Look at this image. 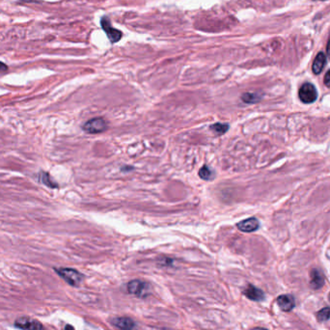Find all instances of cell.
<instances>
[{"label":"cell","instance_id":"1","mask_svg":"<svg viewBox=\"0 0 330 330\" xmlns=\"http://www.w3.org/2000/svg\"><path fill=\"white\" fill-rule=\"evenodd\" d=\"M56 272L66 281L68 284L73 287H77L83 280V275L72 268H58Z\"/></svg>","mask_w":330,"mask_h":330},{"label":"cell","instance_id":"2","mask_svg":"<svg viewBox=\"0 0 330 330\" xmlns=\"http://www.w3.org/2000/svg\"><path fill=\"white\" fill-rule=\"evenodd\" d=\"M101 25H102L104 31L105 32L106 36L108 37L109 41H110L112 44H115V43L119 42V41L122 39L123 33H122L120 30H118V29H116V28H114V27L112 26V24H111V22H110V19H109L107 17H102V19H101Z\"/></svg>","mask_w":330,"mask_h":330},{"label":"cell","instance_id":"3","mask_svg":"<svg viewBox=\"0 0 330 330\" xmlns=\"http://www.w3.org/2000/svg\"><path fill=\"white\" fill-rule=\"evenodd\" d=\"M298 97L302 103L312 104L317 100L318 92L312 83H304L298 91Z\"/></svg>","mask_w":330,"mask_h":330},{"label":"cell","instance_id":"4","mask_svg":"<svg viewBox=\"0 0 330 330\" xmlns=\"http://www.w3.org/2000/svg\"><path fill=\"white\" fill-rule=\"evenodd\" d=\"M107 129V124L103 118H93L86 122L83 126V131L90 134H97L105 132Z\"/></svg>","mask_w":330,"mask_h":330},{"label":"cell","instance_id":"5","mask_svg":"<svg viewBox=\"0 0 330 330\" xmlns=\"http://www.w3.org/2000/svg\"><path fill=\"white\" fill-rule=\"evenodd\" d=\"M149 285L141 280H132L128 284V291L130 294L139 297H145L148 293Z\"/></svg>","mask_w":330,"mask_h":330},{"label":"cell","instance_id":"6","mask_svg":"<svg viewBox=\"0 0 330 330\" xmlns=\"http://www.w3.org/2000/svg\"><path fill=\"white\" fill-rule=\"evenodd\" d=\"M16 326L17 328L23 330H44L43 326L39 322L29 318L18 319L16 322Z\"/></svg>","mask_w":330,"mask_h":330},{"label":"cell","instance_id":"7","mask_svg":"<svg viewBox=\"0 0 330 330\" xmlns=\"http://www.w3.org/2000/svg\"><path fill=\"white\" fill-rule=\"evenodd\" d=\"M237 226H238L239 230L242 231V232L252 233V232H255L256 230H258V228L260 226V222L257 218L251 217V218H247L245 220L239 222Z\"/></svg>","mask_w":330,"mask_h":330},{"label":"cell","instance_id":"8","mask_svg":"<svg viewBox=\"0 0 330 330\" xmlns=\"http://www.w3.org/2000/svg\"><path fill=\"white\" fill-rule=\"evenodd\" d=\"M277 304L282 311L289 312L295 307V299L292 295H283L277 298Z\"/></svg>","mask_w":330,"mask_h":330},{"label":"cell","instance_id":"9","mask_svg":"<svg viewBox=\"0 0 330 330\" xmlns=\"http://www.w3.org/2000/svg\"><path fill=\"white\" fill-rule=\"evenodd\" d=\"M243 294L247 298H249L253 301H261L264 298V292L261 291L260 289L254 287L253 285H248L247 288L244 290Z\"/></svg>","mask_w":330,"mask_h":330},{"label":"cell","instance_id":"10","mask_svg":"<svg viewBox=\"0 0 330 330\" xmlns=\"http://www.w3.org/2000/svg\"><path fill=\"white\" fill-rule=\"evenodd\" d=\"M112 325L121 330H133L135 323L130 318H115L112 320Z\"/></svg>","mask_w":330,"mask_h":330},{"label":"cell","instance_id":"11","mask_svg":"<svg viewBox=\"0 0 330 330\" xmlns=\"http://www.w3.org/2000/svg\"><path fill=\"white\" fill-rule=\"evenodd\" d=\"M325 284V276L319 269L311 271V286L314 289H321Z\"/></svg>","mask_w":330,"mask_h":330},{"label":"cell","instance_id":"12","mask_svg":"<svg viewBox=\"0 0 330 330\" xmlns=\"http://www.w3.org/2000/svg\"><path fill=\"white\" fill-rule=\"evenodd\" d=\"M327 63V56L324 52H319L316 59L314 60V63H313V66H312V69H313V72L315 74H319L322 72L324 67L326 65Z\"/></svg>","mask_w":330,"mask_h":330},{"label":"cell","instance_id":"13","mask_svg":"<svg viewBox=\"0 0 330 330\" xmlns=\"http://www.w3.org/2000/svg\"><path fill=\"white\" fill-rule=\"evenodd\" d=\"M242 100L248 104H256L258 102H260L261 97L258 94L255 93H245L242 96Z\"/></svg>","mask_w":330,"mask_h":330},{"label":"cell","instance_id":"14","mask_svg":"<svg viewBox=\"0 0 330 330\" xmlns=\"http://www.w3.org/2000/svg\"><path fill=\"white\" fill-rule=\"evenodd\" d=\"M199 176L201 179L205 180V181H211L214 178V175L212 173V171L206 165H204L200 171H199Z\"/></svg>","mask_w":330,"mask_h":330},{"label":"cell","instance_id":"15","mask_svg":"<svg viewBox=\"0 0 330 330\" xmlns=\"http://www.w3.org/2000/svg\"><path fill=\"white\" fill-rule=\"evenodd\" d=\"M41 181L49 188L51 189H57L58 188V185L52 179L51 175L47 172H43L42 175H41Z\"/></svg>","mask_w":330,"mask_h":330},{"label":"cell","instance_id":"16","mask_svg":"<svg viewBox=\"0 0 330 330\" xmlns=\"http://www.w3.org/2000/svg\"><path fill=\"white\" fill-rule=\"evenodd\" d=\"M210 130L218 135H223L225 132H227V131L229 130V125L228 124L216 123L212 126H210Z\"/></svg>","mask_w":330,"mask_h":330},{"label":"cell","instance_id":"17","mask_svg":"<svg viewBox=\"0 0 330 330\" xmlns=\"http://www.w3.org/2000/svg\"><path fill=\"white\" fill-rule=\"evenodd\" d=\"M317 318H318V321L321 322V323H324V322H327V321L330 320V307H325L322 310H320L317 313Z\"/></svg>","mask_w":330,"mask_h":330},{"label":"cell","instance_id":"18","mask_svg":"<svg viewBox=\"0 0 330 330\" xmlns=\"http://www.w3.org/2000/svg\"><path fill=\"white\" fill-rule=\"evenodd\" d=\"M325 84L327 87H330V69L325 75Z\"/></svg>","mask_w":330,"mask_h":330},{"label":"cell","instance_id":"19","mask_svg":"<svg viewBox=\"0 0 330 330\" xmlns=\"http://www.w3.org/2000/svg\"><path fill=\"white\" fill-rule=\"evenodd\" d=\"M8 69V67L6 66L4 63L0 62V72H4Z\"/></svg>","mask_w":330,"mask_h":330},{"label":"cell","instance_id":"20","mask_svg":"<svg viewBox=\"0 0 330 330\" xmlns=\"http://www.w3.org/2000/svg\"><path fill=\"white\" fill-rule=\"evenodd\" d=\"M327 52L329 53V55L330 56V41L329 42V45H328V49H327Z\"/></svg>","mask_w":330,"mask_h":330},{"label":"cell","instance_id":"21","mask_svg":"<svg viewBox=\"0 0 330 330\" xmlns=\"http://www.w3.org/2000/svg\"><path fill=\"white\" fill-rule=\"evenodd\" d=\"M66 330H73V328H72V327H70V326H67Z\"/></svg>","mask_w":330,"mask_h":330},{"label":"cell","instance_id":"22","mask_svg":"<svg viewBox=\"0 0 330 330\" xmlns=\"http://www.w3.org/2000/svg\"><path fill=\"white\" fill-rule=\"evenodd\" d=\"M252 330H267L265 329H262V328H256V329H253Z\"/></svg>","mask_w":330,"mask_h":330},{"label":"cell","instance_id":"23","mask_svg":"<svg viewBox=\"0 0 330 330\" xmlns=\"http://www.w3.org/2000/svg\"><path fill=\"white\" fill-rule=\"evenodd\" d=\"M329 300H330V295H329Z\"/></svg>","mask_w":330,"mask_h":330}]
</instances>
